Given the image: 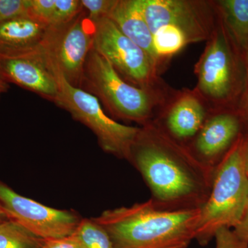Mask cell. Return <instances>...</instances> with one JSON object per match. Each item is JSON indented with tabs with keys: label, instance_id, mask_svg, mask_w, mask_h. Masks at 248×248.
Returning <instances> with one entry per match:
<instances>
[{
	"label": "cell",
	"instance_id": "obj_26",
	"mask_svg": "<svg viewBox=\"0 0 248 248\" xmlns=\"http://www.w3.org/2000/svg\"><path fill=\"white\" fill-rule=\"evenodd\" d=\"M232 230L239 239L248 243V200L239 221Z\"/></svg>",
	"mask_w": 248,
	"mask_h": 248
},
{
	"label": "cell",
	"instance_id": "obj_1",
	"mask_svg": "<svg viewBox=\"0 0 248 248\" xmlns=\"http://www.w3.org/2000/svg\"><path fill=\"white\" fill-rule=\"evenodd\" d=\"M128 161L141 174L157 208L201 209L208 200L215 168L200 161L157 120L140 126Z\"/></svg>",
	"mask_w": 248,
	"mask_h": 248
},
{
	"label": "cell",
	"instance_id": "obj_16",
	"mask_svg": "<svg viewBox=\"0 0 248 248\" xmlns=\"http://www.w3.org/2000/svg\"><path fill=\"white\" fill-rule=\"evenodd\" d=\"M214 2L232 41L246 56L248 53V0H217Z\"/></svg>",
	"mask_w": 248,
	"mask_h": 248
},
{
	"label": "cell",
	"instance_id": "obj_27",
	"mask_svg": "<svg viewBox=\"0 0 248 248\" xmlns=\"http://www.w3.org/2000/svg\"><path fill=\"white\" fill-rule=\"evenodd\" d=\"M244 156L245 166L248 174V133L244 134Z\"/></svg>",
	"mask_w": 248,
	"mask_h": 248
},
{
	"label": "cell",
	"instance_id": "obj_7",
	"mask_svg": "<svg viewBox=\"0 0 248 248\" xmlns=\"http://www.w3.org/2000/svg\"><path fill=\"white\" fill-rule=\"evenodd\" d=\"M93 23V49L107 59L124 80L150 91L168 92L172 89L161 79L157 67L148 55L110 18H101Z\"/></svg>",
	"mask_w": 248,
	"mask_h": 248
},
{
	"label": "cell",
	"instance_id": "obj_24",
	"mask_svg": "<svg viewBox=\"0 0 248 248\" xmlns=\"http://www.w3.org/2000/svg\"><path fill=\"white\" fill-rule=\"evenodd\" d=\"M42 248H86V247L74 232L64 237L46 240Z\"/></svg>",
	"mask_w": 248,
	"mask_h": 248
},
{
	"label": "cell",
	"instance_id": "obj_15",
	"mask_svg": "<svg viewBox=\"0 0 248 248\" xmlns=\"http://www.w3.org/2000/svg\"><path fill=\"white\" fill-rule=\"evenodd\" d=\"M108 18L124 35L148 55L161 73L165 67L156 53L153 34L142 14L138 0H116Z\"/></svg>",
	"mask_w": 248,
	"mask_h": 248
},
{
	"label": "cell",
	"instance_id": "obj_12",
	"mask_svg": "<svg viewBox=\"0 0 248 248\" xmlns=\"http://www.w3.org/2000/svg\"><path fill=\"white\" fill-rule=\"evenodd\" d=\"M243 134L244 124L237 110L213 111L187 145L200 161L215 168Z\"/></svg>",
	"mask_w": 248,
	"mask_h": 248
},
{
	"label": "cell",
	"instance_id": "obj_21",
	"mask_svg": "<svg viewBox=\"0 0 248 248\" xmlns=\"http://www.w3.org/2000/svg\"><path fill=\"white\" fill-rule=\"evenodd\" d=\"M88 17L93 22L103 17H108L116 0H81Z\"/></svg>",
	"mask_w": 248,
	"mask_h": 248
},
{
	"label": "cell",
	"instance_id": "obj_3",
	"mask_svg": "<svg viewBox=\"0 0 248 248\" xmlns=\"http://www.w3.org/2000/svg\"><path fill=\"white\" fill-rule=\"evenodd\" d=\"M80 89L97 98L114 120L135 122L140 126L157 119L174 92H157L130 84L93 48L85 63Z\"/></svg>",
	"mask_w": 248,
	"mask_h": 248
},
{
	"label": "cell",
	"instance_id": "obj_5",
	"mask_svg": "<svg viewBox=\"0 0 248 248\" xmlns=\"http://www.w3.org/2000/svg\"><path fill=\"white\" fill-rule=\"evenodd\" d=\"M244 134L217 164L207 202L201 208L195 240L207 246L218 230L233 229L248 200V174L244 156Z\"/></svg>",
	"mask_w": 248,
	"mask_h": 248
},
{
	"label": "cell",
	"instance_id": "obj_22",
	"mask_svg": "<svg viewBox=\"0 0 248 248\" xmlns=\"http://www.w3.org/2000/svg\"><path fill=\"white\" fill-rule=\"evenodd\" d=\"M27 14V0H0V24Z\"/></svg>",
	"mask_w": 248,
	"mask_h": 248
},
{
	"label": "cell",
	"instance_id": "obj_2",
	"mask_svg": "<svg viewBox=\"0 0 248 248\" xmlns=\"http://www.w3.org/2000/svg\"><path fill=\"white\" fill-rule=\"evenodd\" d=\"M200 217L201 209L163 210L149 200L93 218L115 248H187L195 239Z\"/></svg>",
	"mask_w": 248,
	"mask_h": 248
},
{
	"label": "cell",
	"instance_id": "obj_29",
	"mask_svg": "<svg viewBox=\"0 0 248 248\" xmlns=\"http://www.w3.org/2000/svg\"><path fill=\"white\" fill-rule=\"evenodd\" d=\"M8 218H9V217L8 216L4 208L0 205V223H2L3 221H6Z\"/></svg>",
	"mask_w": 248,
	"mask_h": 248
},
{
	"label": "cell",
	"instance_id": "obj_10",
	"mask_svg": "<svg viewBox=\"0 0 248 248\" xmlns=\"http://www.w3.org/2000/svg\"><path fill=\"white\" fill-rule=\"evenodd\" d=\"M0 205L10 218L45 241L73 234L82 219L73 210L51 208L19 195L1 181Z\"/></svg>",
	"mask_w": 248,
	"mask_h": 248
},
{
	"label": "cell",
	"instance_id": "obj_28",
	"mask_svg": "<svg viewBox=\"0 0 248 248\" xmlns=\"http://www.w3.org/2000/svg\"><path fill=\"white\" fill-rule=\"evenodd\" d=\"M10 89V84L9 83L6 82L2 77L0 76V99H1V96L5 93H7Z\"/></svg>",
	"mask_w": 248,
	"mask_h": 248
},
{
	"label": "cell",
	"instance_id": "obj_4",
	"mask_svg": "<svg viewBox=\"0 0 248 248\" xmlns=\"http://www.w3.org/2000/svg\"><path fill=\"white\" fill-rule=\"evenodd\" d=\"M194 73L197 77L194 90L210 112L237 109L246 81L245 56L233 43L218 16Z\"/></svg>",
	"mask_w": 248,
	"mask_h": 248
},
{
	"label": "cell",
	"instance_id": "obj_25",
	"mask_svg": "<svg viewBox=\"0 0 248 248\" xmlns=\"http://www.w3.org/2000/svg\"><path fill=\"white\" fill-rule=\"evenodd\" d=\"M245 62H246V81H245L242 96L240 99L236 110L244 124V134H247L248 133V53L245 56Z\"/></svg>",
	"mask_w": 248,
	"mask_h": 248
},
{
	"label": "cell",
	"instance_id": "obj_19",
	"mask_svg": "<svg viewBox=\"0 0 248 248\" xmlns=\"http://www.w3.org/2000/svg\"><path fill=\"white\" fill-rule=\"evenodd\" d=\"M84 11L81 0H55L49 27H60L72 22Z\"/></svg>",
	"mask_w": 248,
	"mask_h": 248
},
{
	"label": "cell",
	"instance_id": "obj_17",
	"mask_svg": "<svg viewBox=\"0 0 248 248\" xmlns=\"http://www.w3.org/2000/svg\"><path fill=\"white\" fill-rule=\"evenodd\" d=\"M44 243L12 218L0 223V248H42Z\"/></svg>",
	"mask_w": 248,
	"mask_h": 248
},
{
	"label": "cell",
	"instance_id": "obj_9",
	"mask_svg": "<svg viewBox=\"0 0 248 248\" xmlns=\"http://www.w3.org/2000/svg\"><path fill=\"white\" fill-rule=\"evenodd\" d=\"M94 24L86 11L72 22L60 27H49L44 48L62 76L80 88L85 63L93 48Z\"/></svg>",
	"mask_w": 248,
	"mask_h": 248
},
{
	"label": "cell",
	"instance_id": "obj_8",
	"mask_svg": "<svg viewBox=\"0 0 248 248\" xmlns=\"http://www.w3.org/2000/svg\"><path fill=\"white\" fill-rule=\"evenodd\" d=\"M152 34L161 27L182 32L189 45L207 42L218 20L214 1L208 0H138Z\"/></svg>",
	"mask_w": 248,
	"mask_h": 248
},
{
	"label": "cell",
	"instance_id": "obj_20",
	"mask_svg": "<svg viewBox=\"0 0 248 248\" xmlns=\"http://www.w3.org/2000/svg\"><path fill=\"white\" fill-rule=\"evenodd\" d=\"M55 7V0H27V15L50 25Z\"/></svg>",
	"mask_w": 248,
	"mask_h": 248
},
{
	"label": "cell",
	"instance_id": "obj_18",
	"mask_svg": "<svg viewBox=\"0 0 248 248\" xmlns=\"http://www.w3.org/2000/svg\"><path fill=\"white\" fill-rule=\"evenodd\" d=\"M75 233L86 248H115L107 231L93 218H82Z\"/></svg>",
	"mask_w": 248,
	"mask_h": 248
},
{
	"label": "cell",
	"instance_id": "obj_14",
	"mask_svg": "<svg viewBox=\"0 0 248 248\" xmlns=\"http://www.w3.org/2000/svg\"><path fill=\"white\" fill-rule=\"evenodd\" d=\"M49 26L23 15L0 24V58H14L43 45Z\"/></svg>",
	"mask_w": 248,
	"mask_h": 248
},
{
	"label": "cell",
	"instance_id": "obj_13",
	"mask_svg": "<svg viewBox=\"0 0 248 248\" xmlns=\"http://www.w3.org/2000/svg\"><path fill=\"white\" fill-rule=\"evenodd\" d=\"M210 110L195 90L174 91L156 120L178 141L187 144L203 126Z\"/></svg>",
	"mask_w": 248,
	"mask_h": 248
},
{
	"label": "cell",
	"instance_id": "obj_23",
	"mask_svg": "<svg viewBox=\"0 0 248 248\" xmlns=\"http://www.w3.org/2000/svg\"><path fill=\"white\" fill-rule=\"evenodd\" d=\"M214 239L216 241L215 248H248V243L239 239L230 228L218 230Z\"/></svg>",
	"mask_w": 248,
	"mask_h": 248
},
{
	"label": "cell",
	"instance_id": "obj_6",
	"mask_svg": "<svg viewBox=\"0 0 248 248\" xmlns=\"http://www.w3.org/2000/svg\"><path fill=\"white\" fill-rule=\"evenodd\" d=\"M56 71L60 89L54 104L89 128L105 153L128 161L140 126L125 125L109 117L97 98L80 88L72 86L58 70Z\"/></svg>",
	"mask_w": 248,
	"mask_h": 248
},
{
	"label": "cell",
	"instance_id": "obj_11",
	"mask_svg": "<svg viewBox=\"0 0 248 248\" xmlns=\"http://www.w3.org/2000/svg\"><path fill=\"white\" fill-rule=\"evenodd\" d=\"M0 76L9 83L38 94L54 103L59 93L56 69L43 45L33 51L0 58Z\"/></svg>",
	"mask_w": 248,
	"mask_h": 248
}]
</instances>
